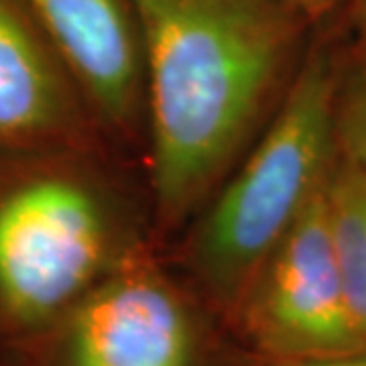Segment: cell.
I'll return each instance as SVG.
<instances>
[{"instance_id":"obj_1","label":"cell","mask_w":366,"mask_h":366,"mask_svg":"<svg viewBox=\"0 0 366 366\" xmlns=\"http://www.w3.org/2000/svg\"><path fill=\"white\" fill-rule=\"evenodd\" d=\"M141 37L161 220L216 187L271 100L297 33L281 0H129Z\"/></svg>"},{"instance_id":"obj_2","label":"cell","mask_w":366,"mask_h":366,"mask_svg":"<svg viewBox=\"0 0 366 366\" xmlns=\"http://www.w3.org/2000/svg\"><path fill=\"white\" fill-rule=\"evenodd\" d=\"M338 76L324 53L301 67L271 127L228 182L194 240L197 273L218 300H242L252 277L336 161Z\"/></svg>"},{"instance_id":"obj_3","label":"cell","mask_w":366,"mask_h":366,"mask_svg":"<svg viewBox=\"0 0 366 366\" xmlns=\"http://www.w3.org/2000/svg\"><path fill=\"white\" fill-rule=\"evenodd\" d=\"M100 197L61 175L19 183L0 197V312L21 327L67 314L112 267Z\"/></svg>"},{"instance_id":"obj_4","label":"cell","mask_w":366,"mask_h":366,"mask_svg":"<svg viewBox=\"0 0 366 366\" xmlns=\"http://www.w3.org/2000/svg\"><path fill=\"white\" fill-rule=\"evenodd\" d=\"M236 310L261 358L366 348L330 238L326 183L264 259Z\"/></svg>"},{"instance_id":"obj_5","label":"cell","mask_w":366,"mask_h":366,"mask_svg":"<svg viewBox=\"0 0 366 366\" xmlns=\"http://www.w3.org/2000/svg\"><path fill=\"white\" fill-rule=\"evenodd\" d=\"M196 354L185 303L139 257L112 262L67 312L64 366H194Z\"/></svg>"},{"instance_id":"obj_6","label":"cell","mask_w":366,"mask_h":366,"mask_svg":"<svg viewBox=\"0 0 366 366\" xmlns=\"http://www.w3.org/2000/svg\"><path fill=\"white\" fill-rule=\"evenodd\" d=\"M53 53L98 110L118 124L134 114L143 51L129 0H23Z\"/></svg>"},{"instance_id":"obj_7","label":"cell","mask_w":366,"mask_h":366,"mask_svg":"<svg viewBox=\"0 0 366 366\" xmlns=\"http://www.w3.org/2000/svg\"><path fill=\"white\" fill-rule=\"evenodd\" d=\"M61 61L21 0H0V143L55 137L71 122Z\"/></svg>"},{"instance_id":"obj_8","label":"cell","mask_w":366,"mask_h":366,"mask_svg":"<svg viewBox=\"0 0 366 366\" xmlns=\"http://www.w3.org/2000/svg\"><path fill=\"white\" fill-rule=\"evenodd\" d=\"M327 226L356 327L366 340V173L336 159L326 182Z\"/></svg>"},{"instance_id":"obj_9","label":"cell","mask_w":366,"mask_h":366,"mask_svg":"<svg viewBox=\"0 0 366 366\" xmlns=\"http://www.w3.org/2000/svg\"><path fill=\"white\" fill-rule=\"evenodd\" d=\"M334 137L338 155L366 173V41L352 71L338 81Z\"/></svg>"},{"instance_id":"obj_10","label":"cell","mask_w":366,"mask_h":366,"mask_svg":"<svg viewBox=\"0 0 366 366\" xmlns=\"http://www.w3.org/2000/svg\"><path fill=\"white\" fill-rule=\"evenodd\" d=\"M259 366H366V348L314 358H261Z\"/></svg>"},{"instance_id":"obj_11","label":"cell","mask_w":366,"mask_h":366,"mask_svg":"<svg viewBox=\"0 0 366 366\" xmlns=\"http://www.w3.org/2000/svg\"><path fill=\"white\" fill-rule=\"evenodd\" d=\"M281 2L300 19H320L330 13L338 0H281Z\"/></svg>"},{"instance_id":"obj_12","label":"cell","mask_w":366,"mask_h":366,"mask_svg":"<svg viewBox=\"0 0 366 366\" xmlns=\"http://www.w3.org/2000/svg\"><path fill=\"white\" fill-rule=\"evenodd\" d=\"M352 19L360 33V41H366V0H352Z\"/></svg>"}]
</instances>
